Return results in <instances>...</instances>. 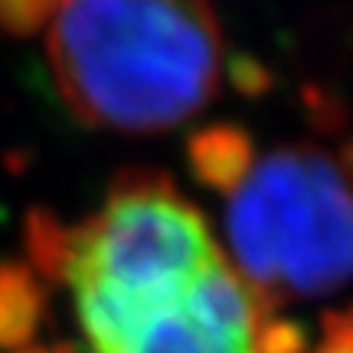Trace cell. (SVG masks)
Returning a JSON list of instances; mask_svg holds the SVG:
<instances>
[{"mask_svg":"<svg viewBox=\"0 0 353 353\" xmlns=\"http://www.w3.org/2000/svg\"><path fill=\"white\" fill-rule=\"evenodd\" d=\"M223 59L206 0H65L50 23V69L69 112L118 134H161L200 114Z\"/></svg>","mask_w":353,"mask_h":353,"instance_id":"cell-1","label":"cell"},{"mask_svg":"<svg viewBox=\"0 0 353 353\" xmlns=\"http://www.w3.org/2000/svg\"><path fill=\"white\" fill-rule=\"evenodd\" d=\"M223 259L210 223L157 170L114 176L101 213L69 226L63 281L95 353H108L134 321L180 298Z\"/></svg>","mask_w":353,"mask_h":353,"instance_id":"cell-2","label":"cell"},{"mask_svg":"<svg viewBox=\"0 0 353 353\" xmlns=\"http://www.w3.org/2000/svg\"><path fill=\"white\" fill-rule=\"evenodd\" d=\"M236 272L265 307L321 298L353 278V176L334 154L291 144L229 193Z\"/></svg>","mask_w":353,"mask_h":353,"instance_id":"cell-3","label":"cell"},{"mask_svg":"<svg viewBox=\"0 0 353 353\" xmlns=\"http://www.w3.org/2000/svg\"><path fill=\"white\" fill-rule=\"evenodd\" d=\"M268 314L226 262V255L180 298L144 314L108 353H255V334Z\"/></svg>","mask_w":353,"mask_h":353,"instance_id":"cell-4","label":"cell"},{"mask_svg":"<svg viewBox=\"0 0 353 353\" xmlns=\"http://www.w3.org/2000/svg\"><path fill=\"white\" fill-rule=\"evenodd\" d=\"M187 164L190 174L200 180L203 187L232 193L239 187L245 174L255 164V144L249 131L232 125H210L200 128L187 141Z\"/></svg>","mask_w":353,"mask_h":353,"instance_id":"cell-5","label":"cell"},{"mask_svg":"<svg viewBox=\"0 0 353 353\" xmlns=\"http://www.w3.org/2000/svg\"><path fill=\"white\" fill-rule=\"evenodd\" d=\"M46 314V291L26 262H0V350L33 341Z\"/></svg>","mask_w":353,"mask_h":353,"instance_id":"cell-6","label":"cell"},{"mask_svg":"<svg viewBox=\"0 0 353 353\" xmlns=\"http://www.w3.org/2000/svg\"><path fill=\"white\" fill-rule=\"evenodd\" d=\"M65 0H0V26L13 37H33L56 20Z\"/></svg>","mask_w":353,"mask_h":353,"instance_id":"cell-7","label":"cell"},{"mask_svg":"<svg viewBox=\"0 0 353 353\" xmlns=\"http://www.w3.org/2000/svg\"><path fill=\"white\" fill-rule=\"evenodd\" d=\"M307 334L301 324L268 314L255 334V353H307Z\"/></svg>","mask_w":353,"mask_h":353,"instance_id":"cell-8","label":"cell"},{"mask_svg":"<svg viewBox=\"0 0 353 353\" xmlns=\"http://www.w3.org/2000/svg\"><path fill=\"white\" fill-rule=\"evenodd\" d=\"M311 353H353V307L324 314L321 337Z\"/></svg>","mask_w":353,"mask_h":353,"instance_id":"cell-9","label":"cell"},{"mask_svg":"<svg viewBox=\"0 0 353 353\" xmlns=\"http://www.w3.org/2000/svg\"><path fill=\"white\" fill-rule=\"evenodd\" d=\"M17 353H63V350H50V347H39V343H26Z\"/></svg>","mask_w":353,"mask_h":353,"instance_id":"cell-10","label":"cell"}]
</instances>
